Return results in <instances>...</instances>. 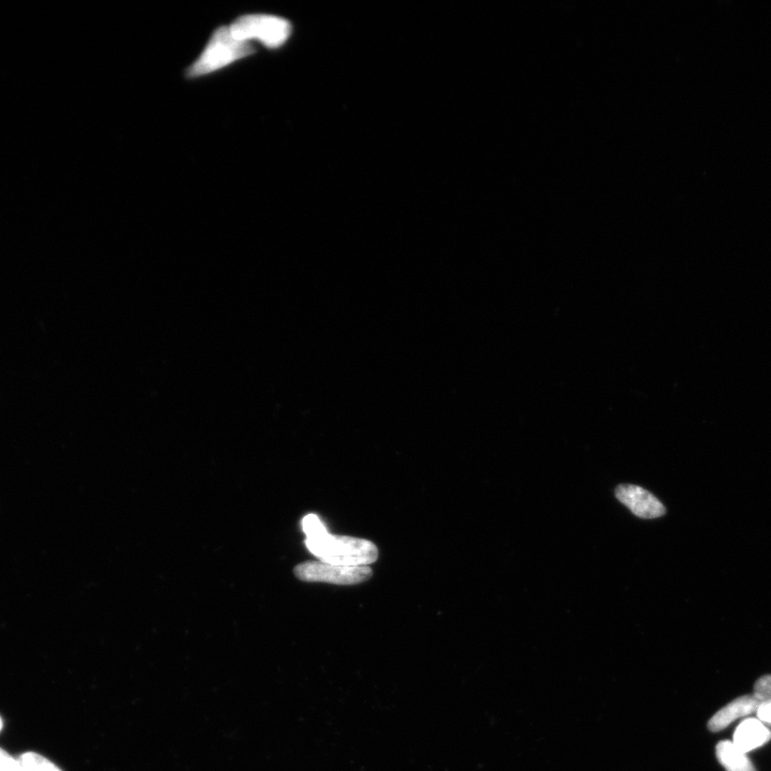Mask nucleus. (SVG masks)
Segmentation results:
<instances>
[{"instance_id":"nucleus-5","label":"nucleus","mask_w":771,"mask_h":771,"mask_svg":"<svg viewBox=\"0 0 771 771\" xmlns=\"http://www.w3.org/2000/svg\"><path fill=\"white\" fill-rule=\"evenodd\" d=\"M615 494L617 500L628 507L634 516L642 519H657L667 511L657 497L638 486H618Z\"/></svg>"},{"instance_id":"nucleus-4","label":"nucleus","mask_w":771,"mask_h":771,"mask_svg":"<svg viewBox=\"0 0 771 771\" xmlns=\"http://www.w3.org/2000/svg\"><path fill=\"white\" fill-rule=\"evenodd\" d=\"M294 573L300 581L304 582L357 585L370 580L373 571L369 566H337L320 561L300 564L295 568Z\"/></svg>"},{"instance_id":"nucleus-10","label":"nucleus","mask_w":771,"mask_h":771,"mask_svg":"<svg viewBox=\"0 0 771 771\" xmlns=\"http://www.w3.org/2000/svg\"><path fill=\"white\" fill-rule=\"evenodd\" d=\"M302 528H304L307 538H316L328 534L326 526L316 514H308L302 520Z\"/></svg>"},{"instance_id":"nucleus-11","label":"nucleus","mask_w":771,"mask_h":771,"mask_svg":"<svg viewBox=\"0 0 771 771\" xmlns=\"http://www.w3.org/2000/svg\"><path fill=\"white\" fill-rule=\"evenodd\" d=\"M762 703L771 702V675L762 676L754 685V693Z\"/></svg>"},{"instance_id":"nucleus-12","label":"nucleus","mask_w":771,"mask_h":771,"mask_svg":"<svg viewBox=\"0 0 771 771\" xmlns=\"http://www.w3.org/2000/svg\"><path fill=\"white\" fill-rule=\"evenodd\" d=\"M0 771H24V768L19 760L0 748Z\"/></svg>"},{"instance_id":"nucleus-3","label":"nucleus","mask_w":771,"mask_h":771,"mask_svg":"<svg viewBox=\"0 0 771 771\" xmlns=\"http://www.w3.org/2000/svg\"><path fill=\"white\" fill-rule=\"evenodd\" d=\"M230 30L239 41L257 40L269 49H278L291 37L292 24L272 15L251 14L238 18Z\"/></svg>"},{"instance_id":"nucleus-6","label":"nucleus","mask_w":771,"mask_h":771,"mask_svg":"<svg viewBox=\"0 0 771 771\" xmlns=\"http://www.w3.org/2000/svg\"><path fill=\"white\" fill-rule=\"evenodd\" d=\"M761 701L754 694L744 695L727 706L709 720L708 729L712 732H720L727 729L729 725L739 718H744L757 713Z\"/></svg>"},{"instance_id":"nucleus-7","label":"nucleus","mask_w":771,"mask_h":771,"mask_svg":"<svg viewBox=\"0 0 771 771\" xmlns=\"http://www.w3.org/2000/svg\"><path fill=\"white\" fill-rule=\"evenodd\" d=\"M771 740V731L758 718H748L740 723L733 737L734 746L744 753L761 748Z\"/></svg>"},{"instance_id":"nucleus-9","label":"nucleus","mask_w":771,"mask_h":771,"mask_svg":"<svg viewBox=\"0 0 771 771\" xmlns=\"http://www.w3.org/2000/svg\"><path fill=\"white\" fill-rule=\"evenodd\" d=\"M24 771H63L54 763L35 752H27L19 758Z\"/></svg>"},{"instance_id":"nucleus-2","label":"nucleus","mask_w":771,"mask_h":771,"mask_svg":"<svg viewBox=\"0 0 771 771\" xmlns=\"http://www.w3.org/2000/svg\"><path fill=\"white\" fill-rule=\"evenodd\" d=\"M254 53L255 48L250 42L235 39L230 27L222 26L211 37L200 58L188 68L187 77L200 78Z\"/></svg>"},{"instance_id":"nucleus-1","label":"nucleus","mask_w":771,"mask_h":771,"mask_svg":"<svg viewBox=\"0 0 771 771\" xmlns=\"http://www.w3.org/2000/svg\"><path fill=\"white\" fill-rule=\"evenodd\" d=\"M306 544L313 555L330 565L364 567L379 559V550L373 542L366 539L328 533L321 537L307 538Z\"/></svg>"},{"instance_id":"nucleus-14","label":"nucleus","mask_w":771,"mask_h":771,"mask_svg":"<svg viewBox=\"0 0 771 771\" xmlns=\"http://www.w3.org/2000/svg\"><path fill=\"white\" fill-rule=\"evenodd\" d=\"M3 727H4L3 720L2 718H0V732H2Z\"/></svg>"},{"instance_id":"nucleus-13","label":"nucleus","mask_w":771,"mask_h":771,"mask_svg":"<svg viewBox=\"0 0 771 771\" xmlns=\"http://www.w3.org/2000/svg\"><path fill=\"white\" fill-rule=\"evenodd\" d=\"M758 719L764 724L771 725V702H763L757 710Z\"/></svg>"},{"instance_id":"nucleus-8","label":"nucleus","mask_w":771,"mask_h":771,"mask_svg":"<svg viewBox=\"0 0 771 771\" xmlns=\"http://www.w3.org/2000/svg\"><path fill=\"white\" fill-rule=\"evenodd\" d=\"M719 763L727 771H757L747 754L737 749L730 740H723L716 747Z\"/></svg>"}]
</instances>
